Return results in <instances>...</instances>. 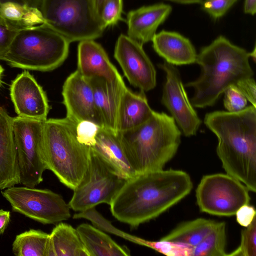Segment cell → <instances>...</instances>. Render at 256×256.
Here are the masks:
<instances>
[{"label":"cell","mask_w":256,"mask_h":256,"mask_svg":"<svg viewBox=\"0 0 256 256\" xmlns=\"http://www.w3.org/2000/svg\"><path fill=\"white\" fill-rule=\"evenodd\" d=\"M226 224L217 222L211 232L197 246L192 248L191 256H226Z\"/></svg>","instance_id":"28"},{"label":"cell","mask_w":256,"mask_h":256,"mask_svg":"<svg viewBox=\"0 0 256 256\" xmlns=\"http://www.w3.org/2000/svg\"><path fill=\"white\" fill-rule=\"evenodd\" d=\"M237 0H203L202 8L211 17L218 19L222 17Z\"/></svg>","instance_id":"35"},{"label":"cell","mask_w":256,"mask_h":256,"mask_svg":"<svg viewBox=\"0 0 256 256\" xmlns=\"http://www.w3.org/2000/svg\"><path fill=\"white\" fill-rule=\"evenodd\" d=\"M50 234L30 229L17 235L12 244L16 256H47Z\"/></svg>","instance_id":"27"},{"label":"cell","mask_w":256,"mask_h":256,"mask_svg":"<svg viewBox=\"0 0 256 256\" xmlns=\"http://www.w3.org/2000/svg\"><path fill=\"white\" fill-rule=\"evenodd\" d=\"M14 212L43 224L70 218V206L62 196L46 189L14 186L2 192Z\"/></svg>","instance_id":"11"},{"label":"cell","mask_w":256,"mask_h":256,"mask_svg":"<svg viewBox=\"0 0 256 256\" xmlns=\"http://www.w3.org/2000/svg\"><path fill=\"white\" fill-rule=\"evenodd\" d=\"M204 124L217 137L216 154L228 175L256 192V107L208 113Z\"/></svg>","instance_id":"2"},{"label":"cell","mask_w":256,"mask_h":256,"mask_svg":"<svg viewBox=\"0 0 256 256\" xmlns=\"http://www.w3.org/2000/svg\"><path fill=\"white\" fill-rule=\"evenodd\" d=\"M153 112L144 92H134L126 87L119 108L116 132L128 130L142 124L149 119Z\"/></svg>","instance_id":"22"},{"label":"cell","mask_w":256,"mask_h":256,"mask_svg":"<svg viewBox=\"0 0 256 256\" xmlns=\"http://www.w3.org/2000/svg\"><path fill=\"white\" fill-rule=\"evenodd\" d=\"M8 2H14L22 4H26L30 6L38 8L40 0H0V8L2 4Z\"/></svg>","instance_id":"39"},{"label":"cell","mask_w":256,"mask_h":256,"mask_svg":"<svg viewBox=\"0 0 256 256\" xmlns=\"http://www.w3.org/2000/svg\"><path fill=\"white\" fill-rule=\"evenodd\" d=\"M244 8L245 14L254 15L256 12V0H245Z\"/></svg>","instance_id":"40"},{"label":"cell","mask_w":256,"mask_h":256,"mask_svg":"<svg viewBox=\"0 0 256 256\" xmlns=\"http://www.w3.org/2000/svg\"><path fill=\"white\" fill-rule=\"evenodd\" d=\"M116 134L138 174L163 170L176 154L182 132L172 116L154 110L144 123Z\"/></svg>","instance_id":"4"},{"label":"cell","mask_w":256,"mask_h":256,"mask_svg":"<svg viewBox=\"0 0 256 256\" xmlns=\"http://www.w3.org/2000/svg\"><path fill=\"white\" fill-rule=\"evenodd\" d=\"M254 208L249 204L241 206L236 214L237 222L242 226H248L256 216Z\"/></svg>","instance_id":"37"},{"label":"cell","mask_w":256,"mask_h":256,"mask_svg":"<svg viewBox=\"0 0 256 256\" xmlns=\"http://www.w3.org/2000/svg\"><path fill=\"white\" fill-rule=\"evenodd\" d=\"M106 0H93L95 10L100 18L102 8Z\"/></svg>","instance_id":"41"},{"label":"cell","mask_w":256,"mask_h":256,"mask_svg":"<svg viewBox=\"0 0 256 256\" xmlns=\"http://www.w3.org/2000/svg\"><path fill=\"white\" fill-rule=\"evenodd\" d=\"M182 4H202L203 0H168Z\"/></svg>","instance_id":"42"},{"label":"cell","mask_w":256,"mask_h":256,"mask_svg":"<svg viewBox=\"0 0 256 256\" xmlns=\"http://www.w3.org/2000/svg\"><path fill=\"white\" fill-rule=\"evenodd\" d=\"M10 220V212L8 210H0V235L2 234Z\"/></svg>","instance_id":"38"},{"label":"cell","mask_w":256,"mask_h":256,"mask_svg":"<svg viewBox=\"0 0 256 256\" xmlns=\"http://www.w3.org/2000/svg\"><path fill=\"white\" fill-rule=\"evenodd\" d=\"M256 216L246 228L241 232V240L238 247L227 256H256Z\"/></svg>","instance_id":"30"},{"label":"cell","mask_w":256,"mask_h":256,"mask_svg":"<svg viewBox=\"0 0 256 256\" xmlns=\"http://www.w3.org/2000/svg\"><path fill=\"white\" fill-rule=\"evenodd\" d=\"M250 58V52L222 36L202 48L196 61L200 68V75L185 84L186 87L194 90L190 100L192 106L196 108L212 106L228 87L253 77Z\"/></svg>","instance_id":"3"},{"label":"cell","mask_w":256,"mask_h":256,"mask_svg":"<svg viewBox=\"0 0 256 256\" xmlns=\"http://www.w3.org/2000/svg\"><path fill=\"white\" fill-rule=\"evenodd\" d=\"M38 8L44 24L70 43L96 39L104 29L93 0H40Z\"/></svg>","instance_id":"7"},{"label":"cell","mask_w":256,"mask_h":256,"mask_svg":"<svg viewBox=\"0 0 256 256\" xmlns=\"http://www.w3.org/2000/svg\"><path fill=\"white\" fill-rule=\"evenodd\" d=\"M88 79L92 87L95 106L101 127L116 133L119 108L126 88L122 78L111 82L98 77Z\"/></svg>","instance_id":"16"},{"label":"cell","mask_w":256,"mask_h":256,"mask_svg":"<svg viewBox=\"0 0 256 256\" xmlns=\"http://www.w3.org/2000/svg\"><path fill=\"white\" fill-rule=\"evenodd\" d=\"M4 72V68L0 64V87L2 86V74H3Z\"/></svg>","instance_id":"43"},{"label":"cell","mask_w":256,"mask_h":256,"mask_svg":"<svg viewBox=\"0 0 256 256\" xmlns=\"http://www.w3.org/2000/svg\"><path fill=\"white\" fill-rule=\"evenodd\" d=\"M70 44L45 24L22 28L13 39L4 61L13 68L51 71L66 59Z\"/></svg>","instance_id":"6"},{"label":"cell","mask_w":256,"mask_h":256,"mask_svg":"<svg viewBox=\"0 0 256 256\" xmlns=\"http://www.w3.org/2000/svg\"><path fill=\"white\" fill-rule=\"evenodd\" d=\"M12 120L13 118L0 106V190L20 183Z\"/></svg>","instance_id":"19"},{"label":"cell","mask_w":256,"mask_h":256,"mask_svg":"<svg viewBox=\"0 0 256 256\" xmlns=\"http://www.w3.org/2000/svg\"><path fill=\"white\" fill-rule=\"evenodd\" d=\"M62 96L66 118L76 124L86 120L101 126L95 106L92 86L89 79L84 77L77 70L64 81Z\"/></svg>","instance_id":"15"},{"label":"cell","mask_w":256,"mask_h":256,"mask_svg":"<svg viewBox=\"0 0 256 256\" xmlns=\"http://www.w3.org/2000/svg\"><path fill=\"white\" fill-rule=\"evenodd\" d=\"M89 256H128L130 251L100 230L88 224L76 228Z\"/></svg>","instance_id":"24"},{"label":"cell","mask_w":256,"mask_h":256,"mask_svg":"<svg viewBox=\"0 0 256 256\" xmlns=\"http://www.w3.org/2000/svg\"><path fill=\"white\" fill-rule=\"evenodd\" d=\"M47 256H89L76 228L60 223L50 234Z\"/></svg>","instance_id":"23"},{"label":"cell","mask_w":256,"mask_h":256,"mask_svg":"<svg viewBox=\"0 0 256 256\" xmlns=\"http://www.w3.org/2000/svg\"><path fill=\"white\" fill-rule=\"evenodd\" d=\"M91 150L124 178L138 174L133 168L117 134L100 127Z\"/></svg>","instance_id":"20"},{"label":"cell","mask_w":256,"mask_h":256,"mask_svg":"<svg viewBox=\"0 0 256 256\" xmlns=\"http://www.w3.org/2000/svg\"><path fill=\"white\" fill-rule=\"evenodd\" d=\"M126 179L118 174L90 148L86 172L74 190L68 204L76 212H84L100 204H110Z\"/></svg>","instance_id":"9"},{"label":"cell","mask_w":256,"mask_h":256,"mask_svg":"<svg viewBox=\"0 0 256 256\" xmlns=\"http://www.w3.org/2000/svg\"><path fill=\"white\" fill-rule=\"evenodd\" d=\"M0 15L19 29L30 28L44 23L40 9L14 2L2 4Z\"/></svg>","instance_id":"26"},{"label":"cell","mask_w":256,"mask_h":256,"mask_svg":"<svg viewBox=\"0 0 256 256\" xmlns=\"http://www.w3.org/2000/svg\"><path fill=\"white\" fill-rule=\"evenodd\" d=\"M20 30L0 15V60H4L10 46Z\"/></svg>","instance_id":"33"},{"label":"cell","mask_w":256,"mask_h":256,"mask_svg":"<svg viewBox=\"0 0 256 256\" xmlns=\"http://www.w3.org/2000/svg\"><path fill=\"white\" fill-rule=\"evenodd\" d=\"M77 70L86 78H100L110 82L122 78L104 48L93 40L80 42Z\"/></svg>","instance_id":"17"},{"label":"cell","mask_w":256,"mask_h":256,"mask_svg":"<svg viewBox=\"0 0 256 256\" xmlns=\"http://www.w3.org/2000/svg\"><path fill=\"white\" fill-rule=\"evenodd\" d=\"M170 6L158 4L142 6L128 14V36L143 44L152 41L158 26L172 12Z\"/></svg>","instance_id":"18"},{"label":"cell","mask_w":256,"mask_h":256,"mask_svg":"<svg viewBox=\"0 0 256 256\" xmlns=\"http://www.w3.org/2000/svg\"><path fill=\"white\" fill-rule=\"evenodd\" d=\"M99 125L90 120H82L76 126V136L82 144L92 147L96 142V136L100 128Z\"/></svg>","instance_id":"32"},{"label":"cell","mask_w":256,"mask_h":256,"mask_svg":"<svg viewBox=\"0 0 256 256\" xmlns=\"http://www.w3.org/2000/svg\"><path fill=\"white\" fill-rule=\"evenodd\" d=\"M217 222L198 218L183 222L160 240L193 248L200 243L214 228Z\"/></svg>","instance_id":"25"},{"label":"cell","mask_w":256,"mask_h":256,"mask_svg":"<svg viewBox=\"0 0 256 256\" xmlns=\"http://www.w3.org/2000/svg\"><path fill=\"white\" fill-rule=\"evenodd\" d=\"M137 244L150 248L164 254L172 256H191L192 248L170 242L160 240L154 242L141 238H139Z\"/></svg>","instance_id":"29"},{"label":"cell","mask_w":256,"mask_h":256,"mask_svg":"<svg viewBox=\"0 0 256 256\" xmlns=\"http://www.w3.org/2000/svg\"><path fill=\"white\" fill-rule=\"evenodd\" d=\"M236 86L252 105L256 107V85L253 77L241 80Z\"/></svg>","instance_id":"36"},{"label":"cell","mask_w":256,"mask_h":256,"mask_svg":"<svg viewBox=\"0 0 256 256\" xmlns=\"http://www.w3.org/2000/svg\"><path fill=\"white\" fill-rule=\"evenodd\" d=\"M158 66L166 76L162 104L169 111L186 136L196 135L202 120L188 96L178 69L166 61Z\"/></svg>","instance_id":"12"},{"label":"cell","mask_w":256,"mask_h":256,"mask_svg":"<svg viewBox=\"0 0 256 256\" xmlns=\"http://www.w3.org/2000/svg\"><path fill=\"white\" fill-rule=\"evenodd\" d=\"M189 174L177 170L138 174L126 180L110 206L118 221L136 228L164 212L188 194Z\"/></svg>","instance_id":"1"},{"label":"cell","mask_w":256,"mask_h":256,"mask_svg":"<svg viewBox=\"0 0 256 256\" xmlns=\"http://www.w3.org/2000/svg\"><path fill=\"white\" fill-rule=\"evenodd\" d=\"M10 90L18 116L42 122L47 120L50 106L46 93L28 70L18 75Z\"/></svg>","instance_id":"14"},{"label":"cell","mask_w":256,"mask_h":256,"mask_svg":"<svg viewBox=\"0 0 256 256\" xmlns=\"http://www.w3.org/2000/svg\"><path fill=\"white\" fill-rule=\"evenodd\" d=\"M122 0H107L104 4L100 19L104 28L113 26L122 20Z\"/></svg>","instance_id":"31"},{"label":"cell","mask_w":256,"mask_h":256,"mask_svg":"<svg viewBox=\"0 0 256 256\" xmlns=\"http://www.w3.org/2000/svg\"><path fill=\"white\" fill-rule=\"evenodd\" d=\"M224 93V105L228 112H236L246 107L248 100L236 86L228 87Z\"/></svg>","instance_id":"34"},{"label":"cell","mask_w":256,"mask_h":256,"mask_svg":"<svg viewBox=\"0 0 256 256\" xmlns=\"http://www.w3.org/2000/svg\"><path fill=\"white\" fill-rule=\"evenodd\" d=\"M76 124L66 117L44 122V154L46 170L74 190L88 168L90 147L80 144L76 136Z\"/></svg>","instance_id":"5"},{"label":"cell","mask_w":256,"mask_h":256,"mask_svg":"<svg viewBox=\"0 0 256 256\" xmlns=\"http://www.w3.org/2000/svg\"><path fill=\"white\" fill-rule=\"evenodd\" d=\"M247 187L228 174L204 176L196 190V202L201 212L229 216L235 215L242 206L249 204Z\"/></svg>","instance_id":"10"},{"label":"cell","mask_w":256,"mask_h":256,"mask_svg":"<svg viewBox=\"0 0 256 256\" xmlns=\"http://www.w3.org/2000/svg\"><path fill=\"white\" fill-rule=\"evenodd\" d=\"M12 130L20 183L34 188L42 180L46 170L44 154V122L16 116Z\"/></svg>","instance_id":"8"},{"label":"cell","mask_w":256,"mask_h":256,"mask_svg":"<svg viewBox=\"0 0 256 256\" xmlns=\"http://www.w3.org/2000/svg\"><path fill=\"white\" fill-rule=\"evenodd\" d=\"M114 57L132 86L144 92L155 88L156 70L142 44L122 34L115 45Z\"/></svg>","instance_id":"13"},{"label":"cell","mask_w":256,"mask_h":256,"mask_svg":"<svg viewBox=\"0 0 256 256\" xmlns=\"http://www.w3.org/2000/svg\"><path fill=\"white\" fill-rule=\"evenodd\" d=\"M155 52L165 61L174 66L196 63L197 54L188 38L174 32L162 30L153 37Z\"/></svg>","instance_id":"21"}]
</instances>
